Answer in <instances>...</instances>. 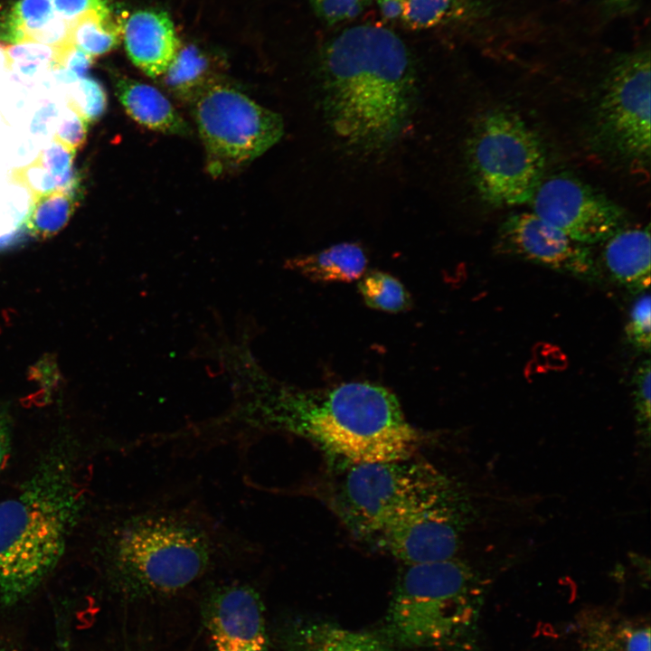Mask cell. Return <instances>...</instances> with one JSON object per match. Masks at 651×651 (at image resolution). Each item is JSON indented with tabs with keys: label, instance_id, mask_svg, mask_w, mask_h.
<instances>
[{
	"label": "cell",
	"instance_id": "7a4b0ae2",
	"mask_svg": "<svg viewBox=\"0 0 651 651\" xmlns=\"http://www.w3.org/2000/svg\"><path fill=\"white\" fill-rule=\"evenodd\" d=\"M76 454L53 445L14 495L0 501V607L30 597L53 571L86 504Z\"/></svg>",
	"mask_w": 651,
	"mask_h": 651
},
{
	"label": "cell",
	"instance_id": "4dcf8cb0",
	"mask_svg": "<svg viewBox=\"0 0 651 651\" xmlns=\"http://www.w3.org/2000/svg\"><path fill=\"white\" fill-rule=\"evenodd\" d=\"M8 57L24 73L34 71L40 64L52 61V49L49 46L25 42L9 48Z\"/></svg>",
	"mask_w": 651,
	"mask_h": 651
},
{
	"label": "cell",
	"instance_id": "9c48e42d",
	"mask_svg": "<svg viewBox=\"0 0 651 651\" xmlns=\"http://www.w3.org/2000/svg\"><path fill=\"white\" fill-rule=\"evenodd\" d=\"M650 55L637 50L618 58L607 73L594 113L596 135L615 156L649 161Z\"/></svg>",
	"mask_w": 651,
	"mask_h": 651
},
{
	"label": "cell",
	"instance_id": "30bf717a",
	"mask_svg": "<svg viewBox=\"0 0 651 651\" xmlns=\"http://www.w3.org/2000/svg\"><path fill=\"white\" fill-rule=\"evenodd\" d=\"M472 514L471 504L458 491L400 516L375 536L408 565L444 561L454 558Z\"/></svg>",
	"mask_w": 651,
	"mask_h": 651
},
{
	"label": "cell",
	"instance_id": "ffe728a7",
	"mask_svg": "<svg viewBox=\"0 0 651 651\" xmlns=\"http://www.w3.org/2000/svg\"><path fill=\"white\" fill-rule=\"evenodd\" d=\"M122 39V22L117 21L111 8L89 11L69 22L68 41L96 58L118 46Z\"/></svg>",
	"mask_w": 651,
	"mask_h": 651
},
{
	"label": "cell",
	"instance_id": "ba28073f",
	"mask_svg": "<svg viewBox=\"0 0 651 651\" xmlns=\"http://www.w3.org/2000/svg\"><path fill=\"white\" fill-rule=\"evenodd\" d=\"M460 491L427 461L414 456L352 465L343 485L347 510L360 529L378 534L400 516Z\"/></svg>",
	"mask_w": 651,
	"mask_h": 651
},
{
	"label": "cell",
	"instance_id": "7402d4cb",
	"mask_svg": "<svg viewBox=\"0 0 651 651\" xmlns=\"http://www.w3.org/2000/svg\"><path fill=\"white\" fill-rule=\"evenodd\" d=\"M385 18L410 29L437 26L458 14L461 0H376Z\"/></svg>",
	"mask_w": 651,
	"mask_h": 651
},
{
	"label": "cell",
	"instance_id": "52a82bcc",
	"mask_svg": "<svg viewBox=\"0 0 651 651\" xmlns=\"http://www.w3.org/2000/svg\"><path fill=\"white\" fill-rule=\"evenodd\" d=\"M213 176L247 166L281 138L280 115L262 107L221 80L189 103Z\"/></svg>",
	"mask_w": 651,
	"mask_h": 651
},
{
	"label": "cell",
	"instance_id": "7c38bea8",
	"mask_svg": "<svg viewBox=\"0 0 651 651\" xmlns=\"http://www.w3.org/2000/svg\"><path fill=\"white\" fill-rule=\"evenodd\" d=\"M495 246L499 253L580 279L594 281L599 277L588 245L571 240L533 212L509 215L499 227Z\"/></svg>",
	"mask_w": 651,
	"mask_h": 651
},
{
	"label": "cell",
	"instance_id": "3957f363",
	"mask_svg": "<svg viewBox=\"0 0 651 651\" xmlns=\"http://www.w3.org/2000/svg\"><path fill=\"white\" fill-rule=\"evenodd\" d=\"M261 409L270 426L307 438L352 465L412 457L420 440L394 393L368 382L284 391Z\"/></svg>",
	"mask_w": 651,
	"mask_h": 651
},
{
	"label": "cell",
	"instance_id": "5bb4252c",
	"mask_svg": "<svg viewBox=\"0 0 651 651\" xmlns=\"http://www.w3.org/2000/svg\"><path fill=\"white\" fill-rule=\"evenodd\" d=\"M122 38L132 63L155 79L167 71L181 49L171 18L158 10L132 13L122 22Z\"/></svg>",
	"mask_w": 651,
	"mask_h": 651
},
{
	"label": "cell",
	"instance_id": "d6a6232c",
	"mask_svg": "<svg viewBox=\"0 0 651 651\" xmlns=\"http://www.w3.org/2000/svg\"><path fill=\"white\" fill-rule=\"evenodd\" d=\"M55 14L70 22L92 10L109 8L108 0H52Z\"/></svg>",
	"mask_w": 651,
	"mask_h": 651
},
{
	"label": "cell",
	"instance_id": "277c9868",
	"mask_svg": "<svg viewBox=\"0 0 651 651\" xmlns=\"http://www.w3.org/2000/svg\"><path fill=\"white\" fill-rule=\"evenodd\" d=\"M213 545L198 524L167 513L130 516L108 535L104 562L108 582L129 600L165 597L208 569Z\"/></svg>",
	"mask_w": 651,
	"mask_h": 651
},
{
	"label": "cell",
	"instance_id": "2e32d148",
	"mask_svg": "<svg viewBox=\"0 0 651 651\" xmlns=\"http://www.w3.org/2000/svg\"><path fill=\"white\" fill-rule=\"evenodd\" d=\"M649 226L621 229L606 240L602 260L608 274L633 294L646 292L650 286Z\"/></svg>",
	"mask_w": 651,
	"mask_h": 651
},
{
	"label": "cell",
	"instance_id": "9a60e30c",
	"mask_svg": "<svg viewBox=\"0 0 651 651\" xmlns=\"http://www.w3.org/2000/svg\"><path fill=\"white\" fill-rule=\"evenodd\" d=\"M112 82L125 111L139 125L166 135L192 134L185 119L156 88L121 74H114Z\"/></svg>",
	"mask_w": 651,
	"mask_h": 651
},
{
	"label": "cell",
	"instance_id": "f1b7e54d",
	"mask_svg": "<svg viewBox=\"0 0 651 651\" xmlns=\"http://www.w3.org/2000/svg\"><path fill=\"white\" fill-rule=\"evenodd\" d=\"M73 104V109L90 124L96 122L107 110L106 90L99 81L86 76L80 80L78 94Z\"/></svg>",
	"mask_w": 651,
	"mask_h": 651
},
{
	"label": "cell",
	"instance_id": "d590c367",
	"mask_svg": "<svg viewBox=\"0 0 651 651\" xmlns=\"http://www.w3.org/2000/svg\"><path fill=\"white\" fill-rule=\"evenodd\" d=\"M11 430L6 417L0 412V474L5 469L11 453Z\"/></svg>",
	"mask_w": 651,
	"mask_h": 651
},
{
	"label": "cell",
	"instance_id": "8d00e7d4",
	"mask_svg": "<svg viewBox=\"0 0 651 651\" xmlns=\"http://www.w3.org/2000/svg\"><path fill=\"white\" fill-rule=\"evenodd\" d=\"M604 1L609 8H611L615 11H618V12L627 10L636 2V0H604Z\"/></svg>",
	"mask_w": 651,
	"mask_h": 651
},
{
	"label": "cell",
	"instance_id": "f546056e",
	"mask_svg": "<svg viewBox=\"0 0 651 651\" xmlns=\"http://www.w3.org/2000/svg\"><path fill=\"white\" fill-rule=\"evenodd\" d=\"M315 13L328 24H336L358 15L368 0H309Z\"/></svg>",
	"mask_w": 651,
	"mask_h": 651
},
{
	"label": "cell",
	"instance_id": "d6986e66",
	"mask_svg": "<svg viewBox=\"0 0 651 651\" xmlns=\"http://www.w3.org/2000/svg\"><path fill=\"white\" fill-rule=\"evenodd\" d=\"M81 189H53L36 193L24 223L36 239L46 240L61 231L77 209Z\"/></svg>",
	"mask_w": 651,
	"mask_h": 651
},
{
	"label": "cell",
	"instance_id": "4316f807",
	"mask_svg": "<svg viewBox=\"0 0 651 651\" xmlns=\"http://www.w3.org/2000/svg\"><path fill=\"white\" fill-rule=\"evenodd\" d=\"M625 335L629 344L636 350L648 354L651 347V302L650 294L644 292L633 303Z\"/></svg>",
	"mask_w": 651,
	"mask_h": 651
},
{
	"label": "cell",
	"instance_id": "74e56055",
	"mask_svg": "<svg viewBox=\"0 0 651 651\" xmlns=\"http://www.w3.org/2000/svg\"><path fill=\"white\" fill-rule=\"evenodd\" d=\"M0 651H20V649L14 644L5 642L0 644Z\"/></svg>",
	"mask_w": 651,
	"mask_h": 651
},
{
	"label": "cell",
	"instance_id": "44dd1931",
	"mask_svg": "<svg viewBox=\"0 0 651 651\" xmlns=\"http://www.w3.org/2000/svg\"><path fill=\"white\" fill-rule=\"evenodd\" d=\"M160 78L172 97L188 105L201 90L219 80L210 71L208 60L192 48L180 49L176 58Z\"/></svg>",
	"mask_w": 651,
	"mask_h": 651
},
{
	"label": "cell",
	"instance_id": "8992f818",
	"mask_svg": "<svg viewBox=\"0 0 651 651\" xmlns=\"http://www.w3.org/2000/svg\"><path fill=\"white\" fill-rule=\"evenodd\" d=\"M470 183L493 207L530 203L543 179L545 150L536 132L508 108H492L474 121L465 146Z\"/></svg>",
	"mask_w": 651,
	"mask_h": 651
},
{
	"label": "cell",
	"instance_id": "d4e9b609",
	"mask_svg": "<svg viewBox=\"0 0 651 651\" xmlns=\"http://www.w3.org/2000/svg\"><path fill=\"white\" fill-rule=\"evenodd\" d=\"M632 400L639 439L648 448L650 440L651 366L649 358L642 361L632 376Z\"/></svg>",
	"mask_w": 651,
	"mask_h": 651
},
{
	"label": "cell",
	"instance_id": "484cf974",
	"mask_svg": "<svg viewBox=\"0 0 651 651\" xmlns=\"http://www.w3.org/2000/svg\"><path fill=\"white\" fill-rule=\"evenodd\" d=\"M76 151L55 139L39 158L40 166L52 178L56 189H79L80 180L73 169Z\"/></svg>",
	"mask_w": 651,
	"mask_h": 651
},
{
	"label": "cell",
	"instance_id": "ac0fdd59",
	"mask_svg": "<svg viewBox=\"0 0 651 651\" xmlns=\"http://www.w3.org/2000/svg\"><path fill=\"white\" fill-rule=\"evenodd\" d=\"M368 259L361 245L342 242L296 257L288 266L313 281L351 282L363 277Z\"/></svg>",
	"mask_w": 651,
	"mask_h": 651
},
{
	"label": "cell",
	"instance_id": "4fadbf2b",
	"mask_svg": "<svg viewBox=\"0 0 651 651\" xmlns=\"http://www.w3.org/2000/svg\"><path fill=\"white\" fill-rule=\"evenodd\" d=\"M203 615L213 651H266L263 605L252 587L215 589L204 600Z\"/></svg>",
	"mask_w": 651,
	"mask_h": 651
},
{
	"label": "cell",
	"instance_id": "6da1fadb",
	"mask_svg": "<svg viewBox=\"0 0 651 651\" xmlns=\"http://www.w3.org/2000/svg\"><path fill=\"white\" fill-rule=\"evenodd\" d=\"M326 122L347 149L381 155L402 135L417 97L413 59L393 31L375 24L346 28L320 60Z\"/></svg>",
	"mask_w": 651,
	"mask_h": 651
},
{
	"label": "cell",
	"instance_id": "8fae6325",
	"mask_svg": "<svg viewBox=\"0 0 651 651\" xmlns=\"http://www.w3.org/2000/svg\"><path fill=\"white\" fill-rule=\"evenodd\" d=\"M530 203L533 213L588 246L604 242L623 229L625 222L617 203L570 175L542 179Z\"/></svg>",
	"mask_w": 651,
	"mask_h": 651
},
{
	"label": "cell",
	"instance_id": "603a6c76",
	"mask_svg": "<svg viewBox=\"0 0 651 651\" xmlns=\"http://www.w3.org/2000/svg\"><path fill=\"white\" fill-rule=\"evenodd\" d=\"M52 0H19L0 18V40L21 44L54 15Z\"/></svg>",
	"mask_w": 651,
	"mask_h": 651
},
{
	"label": "cell",
	"instance_id": "836d02e7",
	"mask_svg": "<svg viewBox=\"0 0 651 651\" xmlns=\"http://www.w3.org/2000/svg\"><path fill=\"white\" fill-rule=\"evenodd\" d=\"M588 637L583 651H619L618 637H612L606 627L596 626Z\"/></svg>",
	"mask_w": 651,
	"mask_h": 651
},
{
	"label": "cell",
	"instance_id": "cb8c5ba5",
	"mask_svg": "<svg viewBox=\"0 0 651 651\" xmlns=\"http://www.w3.org/2000/svg\"><path fill=\"white\" fill-rule=\"evenodd\" d=\"M358 288L365 304L376 310L399 313L411 304L402 283L383 271L373 270L363 275Z\"/></svg>",
	"mask_w": 651,
	"mask_h": 651
},
{
	"label": "cell",
	"instance_id": "1f68e13d",
	"mask_svg": "<svg viewBox=\"0 0 651 651\" xmlns=\"http://www.w3.org/2000/svg\"><path fill=\"white\" fill-rule=\"evenodd\" d=\"M90 123L73 109V113L64 118L57 131L60 142L69 148L77 151L84 146Z\"/></svg>",
	"mask_w": 651,
	"mask_h": 651
},
{
	"label": "cell",
	"instance_id": "e575fe53",
	"mask_svg": "<svg viewBox=\"0 0 651 651\" xmlns=\"http://www.w3.org/2000/svg\"><path fill=\"white\" fill-rule=\"evenodd\" d=\"M622 651H650L649 627L624 628L622 636Z\"/></svg>",
	"mask_w": 651,
	"mask_h": 651
},
{
	"label": "cell",
	"instance_id": "83f0119b",
	"mask_svg": "<svg viewBox=\"0 0 651 651\" xmlns=\"http://www.w3.org/2000/svg\"><path fill=\"white\" fill-rule=\"evenodd\" d=\"M52 62L58 72L59 80L69 83L86 77L94 58L67 41L52 49Z\"/></svg>",
	"mask_w": 651,
	"mask_h": 651
},
{
	"label": "cell",
	"instance_id": "e0dca14e",
	"mask_svg": "<svg viewBox=\"0 0 651 651\" xmlns=\"http://www.w3.org/2000/svg\"><path fill=\"white\" fill-rule=\"evenodd\" d=\"M283 651H392L389 639L369 631L320 621L291 624L282 637Z\"/></svg>",
	"mask_w": 651,
	"mask_h": 651
},
{
	"label": "cell",
	"instance_id": "5b68a950",
	"mask_svg": "<svg viewBox=\"0 0 651 651\" xmlns=\"http://www.w3.org/2000/svg\"><path fill=\"white\" fill-rule=\"evenodd\" d=\"M484 597L480 577L455 557L408 565L387 614V637L408 648L474 651Z\"/></svg>",
	"mask_w": 651,
	"mask_h": 651
}]
</instances>
